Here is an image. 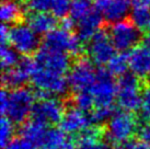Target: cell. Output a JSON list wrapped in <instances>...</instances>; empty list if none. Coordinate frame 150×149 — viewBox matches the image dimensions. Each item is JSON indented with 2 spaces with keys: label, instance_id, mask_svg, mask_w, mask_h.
I'll return each mask as SVG.
<instances>
[{
  "label": "cell",
  "instance_id": "obj_14",
  "mask_svg": "<svg viewBox=\"0 0 150 149\" xmlns=\"http://www.w3.org/2000/svg\"><path fill=\"white\" fill-rule=\"evenodd\" d=\"M132 0H96L94 9L110 23L125 20L128 16Z\"/></svg>",
  "mask_w": 150,
  "mask_h": 149
},
{
  "label": "cell",
  "instance_id": "obj_19",
  "mask_svg": "<svg viewBox=\"0 0 150 149\" xmlns=\"http://www.w3.org/2000/svg\"><path fill=\"white\" fill-rule=\"evenodd\" d=\"M28 24L36 34L46 35L55 30L57 25V19L54 14L48 12H33L28 18Z\"/></svg>",
  "mask_w": 150,
  "mask_h": 149
},
{
  "label": "cell",
  "instance_id": "obj_8",
  "mask_svg": "<svg viewBox=\"0 0 150 149\" xmlns=\"http://www.w3.org/2000/svg\"><path fill=\"white\" fill-rule=\"evenodd\" d=\"M43 46L50 47L53 50H62L76 57H79L83 50L79 37L63 28L55 29L48 34H46L43 42Z\"/></svg>",
  "mask_w": 150,
  "mask_h": 149
},
{
  "label": "cell",
  "instance_id": "obj_11",
  "mask_svg": "<svg viewBox=\"0 0 150 149\" xmlns=\"http://www.w3.org/2000/svg\"><path fill=\"white\" fill-rule=\"evenodd\" d=\"M65 104L56 98L40 100L34 104L32 110V120L48 124H58L65 114Z\"/></svg>",
  "mask_w": 150,
  "mask_h": 149
},
{
  "label": "cell",
  "instance_id": "obj_18",
  "mask_svg": "<svg viewBox=\"0 0 150 149\" xmlns=\"http://www.w3.org/2000/svg\"><path fill=\"white\" fill-rule=\"evenodd\" d=\"M76 140L63 129L50 128L42 144V149H75Z\"/></svg>",
  "mask_w": 150,
  "mask_h": 149
},
{
  "label": "cell",
  "instance_id": "obj_26",
  "mask_svg": "<svg viewBox=\"0 0 150 149\" xmlns=\"http://www.w3.org/2000/svg\"><path fill=\"white\" fill-rule=\"evenodd\" d=\"M105 137V128L99 125H90L78 134L77 143L79 141H98Z\"/></svg>",
  "mask_w": 150,
  "mask_h": 149
},
{
  "label": "cell",
  "instance_id": "obj_37",
  "mask_svg": "<svg viewBox=\"0 0 150 149\" xmlns=\"http://www.w3.org/2000/svg\"><path fill=\"white\" fill-rule=\"evenodd\" d=\"M8 96H9V91H7L6 89H2V91L0 92V110L1 113L4 114L7 108V104H8Z\"/></svg>",
  "mask_w": 150,
  "mask_h": 149
},
{
  "label": "cell",
  "instance_id": "obj_13",
  "mask_svg": "<svg viewBox=\"0 0 150 149\" xmlns=\"http://www.w3.org/2000/svg\"><path fill=\"white\" fill-rule=\"evenodd\" d=\"M35 62L38 67L65 74L70 67V60L67 53L42 46L35 55Z\"/></svg>",
  "mask_w": 150,
  "mask_h": 149
},
{
  "label": "cell",
  "instance_id": "obj_16",
  "mask_svg": "<svg viewBox=\"0 0 150 149\" xmlns=\"http://www.w3.org/2000/svg\"><path fill=\"white\" fill-rule=\"evenodd\" d=\"M60 129L67 134L72 133H80L82 129L90 126L92 124L91 116L88 115L86 112H82L76 108L68 109L65 114L62 122L59 123Z\"/></svg>",
  "mask_w": 150,
  "mask_h": 149
},
{
  "label": "cell",
  "instance_id": "obj_25",
  "mask_svg": "<svg viewBox=\"0 0 150 149\" xmlns=\"http://www.w3.org/2000/svg\"><path fill=\"white\" fill-rule=\"evenodd\" d=\"M130 21L139 30H148L150 25V8L134 7L130 13Z\"/></svg>",
  "mask_w": 150,
  "mask_h": 149
},
{
  "label": "cell",
  "instance_id": "obj_21",
  "mask_svg": "<svg viewBox=\"0 0 150 149\" xmlns=\"http://www.w3.org/2000/svg\"><path fill=\"white\" fill-rule=\"evenodd\" d=\"M48 129L50 128H47V125L45 123L31 120L30 122H26L21 127V135L31 141L34 146L42 147V144Z\"/></svg>",
  "mask_w": 150,
  "mask_h": 149
},
{
  "label": "cell",
  "instance_id": "obj_4",
  "mask_svg": "<svg viewBox=\"0 0 150 149\" xmlns=\"http://www.w3.org/2000/svg\"><path fill=\"white\" fill-rule=\"evenodd\" d=\"M96 71L93 62L86 57H79L68 72V84L72 91H90L96 81Z\"/></svg>",
  "mask_w": 150,
  "mask_h": 149
},
{
  "label": "cell",
  "instance_id": "obj_2",
  "mask_svg": "<svg viewBox=\"0 0 150 149\" xmlns=\"http://www.w3.org/2000/svg\"><path fill=\"white\" fill-rule=\"evenodd\" d=\"M142 86L140 78L134 74H125L117 82V103L124 111H138L142 105Z\"/></svg>",
  "mask_w": 150,
  "mask_h": 149
},
{
  "label": "cell",
  "instance_id": "obj_40",
  "mask_svg": "<svg viewBox=\"0 0 150 149\" xmlns=\"http://www.w3.org/2000/svg\"><path fill=\"white\" fill-rule=\"evenodd\" d=\"M144 46H146L147 48L150 50V34H148V35L144 38Z\"/></svg>",
  "mask_w": 150,
  "mask_h": 149
},
{
  "label": "cell",
  "instance_id": "obj_32",
  "mask_svg": "<svg viewBox=\"0 0 150 149\" xmlns=\"http://www.w3.org/2000/svg\"><path fill=\"white\" fill-rule=\"evenodd\" d=\"M6 149H34V145L23 136L13 138L8 144Z\"/></svg>",
  "mask_w": 150,
  "mask_h": 149
},
{
  "label": "cell",
  "instance_id": "obj_17",
  "mask_svg": "<svg viewBox=\"0 0 150 149\" xmlns=\"http://www.w3.org/2000/svg\"><path fill=\"white\" fill-rule=\"evenodd\" d=\"M102 14L96 9H92L87 16L77 23V36L81 42H90L102 25Z\"/></svg>",
  "mask_w": 150,
  "mask_h": 149
},
{
  "label": "cell",
  "instance_id": "obj_9",
  "mask_svg": "<svg viewBox=\"0 0 150 149\" xmlns=\"http://www.w3.org/2000/svg\"><path fill=\"white\" fill-rule=\"evenodd\" d=\"M90 91L94 98L96 106L113 105L114 99L117 95V84L114 81L113 74L104 69L98 70L96 81Z\"/></svg>",
  "mask_w": 150,
  "mask_h": 149
},
{
  "label": "cell",
  "instance_id": "obj_34",
  "mask_svg": "<svg viewBox=\"0 0 150 149\" xmlns=\"http://www.w3.org/2000/svg\"><path fill=\"white\" fill-rule=\"evenodd\" d=\"M76 149H108V145L102 140L98 141H79Z\"/></svg>",
  "mask_w": 150,
  "mask_h": 149
},
{
  "label": "cell",
  "instance_id": "obj_29",
  "mask_svg": "<svg viewBox=\"0 0 150 149\" xmlns=\"http://www.w3.org/2000/svg\"><path fill=\"white\" fill-rule=\"evenodd\" d=\"M14 135V123L8 117H2L0 122V145L6 148L8 144L13 139Z\"/></svg>",
  "mask_w": 150,
  "mask_h": 149
},
{
  "label": "cell",
  "instance_id": "obj_35",
  "mask_svg": "<svg viewBox=\"0 0 150 149\" xmlns=\"http://www.w3.org/2000/svg\"><path fill=\"white\" fill-rule=\"evenodd\" d=\"M139 136L142 139L144 143L150 145V122L145 123L139 128Z\"/></svg>",
  "mask_w": 150,
  "mask_h": 149
},
{
  "label": "cell",
  "instance_id": "obj_41",
  "mask_svg": "<svg viewBox=\"0 0 150 149\" xmlns=\"http://www.w3.org/2000/svg\"><path fill=\"white\" fill-rule=\"evenodd\" d=\"M148 31H149V32H150V25H149V28H148Z\"/></svg>",
  "mask_w": 150,
  "mask_h": 149
},
{
  "label": "cell",
  "instance_id": "obj_31",
  "mask_svg": "<svg viewBox=\"0 0 150 149\" xmlns=\"http://www.w3.org/2000/svg\"><path fill=\"white\" fill-rule=\"evenodd\" d=\"M25 7L33 12H48L52 10V0H26Z\"/></svg>",
  "mask_w": 150,
  "mask_h": 149
},
{
  "label": "cell",
  "instance_id": "obj_20",
  "mask_svg": "<svg viewBox=\"0 0 150 149\" xmlns=\"http://www.w3.org/2000/svg\"><path fill=\"white\" fill-rule=\"evenodd\" d=\"M24 14V4L20 0H4L0 7V18L4 24L20 23Z\"/></svg>",
  "mask_w": 150,
  "mask_h": 149
},
{
  "label": "cell",
  "instance_id": "obj_30",
  "mask_svg": "<svg viewBox=\"0 0 150 149\" xmlns=\"http://www.w3.org/2000/svg\"><path fill=\"white\" fill-rule=\"evenodd\" d=\"M71 0H52V13L56 18L65 19L70 11Z\"/></svg>",
  "mask_w": 150,
  "mask_h": 149
},
{
  "label": "cell",
  "instance_id": "obj_7",
  "mask_svg": "<svg viewBox=\"0 0 150 149\" xmlns=\"http://www.w3.org/2000/svg\"><path fill=\"white\" fill-rule=\"evenodd\" d=\"M9 44L23 56H29L38 52L40 46L38 34L30 28L29 24L17 23L10 28Z\"/></svg>",
  "mask_w": 150,
  "mask_h": 149
},
{
  "label": "cell",
  "instance_id": "obj_27",
  "mask_svg": "<svg viewBox=\"0 0 150 149\" xmlns=\"http://www.w3.org/2000/svg\"><path fill=\"white\" fill-rule=\"evenodd\" d=\"M71 102L75 105L76 109L82 112H88L89 110H91L93 105H96L94 98H93L91 91L76 92L71 99Z\"/></svg>",
  "mask_w": 150,
  "mask_h": 149
},
{
  "label": "cell",
  "instance_id": "obj_24",
  "mask_svg": "<svg viewBox=\"0 0 150 149\" xmlns=\"http://www.w3.org/2000/svg\"><path fill=\"white\" fill-rule=\"evenodd\" d=\"M93 8H91L90 0H72L70 11H69V17L75 21V23L77 24Z\"/></svg>",
  "mask_w": 150,
  "mask_h": 149
},
{
  "label": "cell",
  "instance_id": "obj_5",
  "mask_svg": "<svg viewBox=\"0 0 150 149\" xmlns=\"http://www.w3.org/2000/svg\"><path fill=\"white\" fill-rule=\"evenodd\" d=\"M31 80L35 87V90L44 91L50 95L65 94L69 87L68 80L65 78L64 74L38 67V65Z\"/></svg>",
  "mask_w": 150,
  "mask_h": 149
},
{
  "label": "cell",
  "instance_id": "obj_1",
  "mask_svg": "<svg viewBox=\"0 0 150 149\" xmlns=\"http://www.w3.org/2000/svg\"><path fill=\"white\" fill-rule=\"evenodd\" d=\"M136 115L132 112H115L112 118L108 122L105 128L106 141L113 145H117L124 141L130 140L135 133L139 131L140 123Z\"/></svg>",
  "mask_w": 150,
  "mask_h": 149
},
{
  "label": "cell",
  "instance_id": "obj_28",
  "mask_svg": "<svg viewBox=\"0 0 150 149\" xmlns=\"http://www.w3.org/2000/svg\"><path fill=\"white\" fill-rule=\"evenodd\" d=\"M115 114V110L113 105H108V106H96L94 111L92 112L91 116L92 124L93 125H101L103 123H106L112 118V116Z\"/></svg>",
  "mask_w": 150,
  "mask_h": 149
},
{
  "label": "cell",
  "instance_id": "obj_3",
  "mask_svg": "<svg viewBox=\"0 0 150 149\" xmlns=\"http://www.w3.org/2000/svg\"><path fill=\"white\" fill-rule=\"evenodd\" d=\"M35 98V93L25 87L9 91L8 104L2 115H6L14 124H21L32 114Z\"/></svg>",
  "mask_w": 150,
  "mask_h": 149
},
{
  "label": "cell",
  "instance_id": "obj_36",
  "mask_svg": "<svg viewBox=\"0 0 150 149\" xmlns=\"http://www.w3.org/2000/svg\"><path fill=\"white\" fill-rule=\"evenodd\" d=\"M9 35H10V28L7 24L2 23L0 26V41L1 45L9 43Z\"/></svg>",
  "mask_w": 150,
  "mask_h": 149
},
{
  "label": "cell",
  "instance_id": "obj_6",
  "mask_svg": "<svg viewBox=\"0 0 150 149\" xmlns=\"http://www.w3.org/2000/svg\"><path fill=\"white\" fill-rule=\"evenodd\" d=\"M108 34L115 48L121 52L135 48L142 38L140 30L130 20L113 23Z\"/></svg>",
  "mask_w": 150,
  "mask_h": 149
},
{
  "label": "cell",
  "instance_id": "obj_23",
  "mask_svg": "<svg viewBox=\"0 0 150 149\" xmlns=\"http://www.w3.org/2000/svg\"><path fill=\"white\" fill-rule=\"evenodd\" d=\"M128 65V56L125 54H115L114 57L108 62V70L113 74V76H124L127 74V68Z\"/></svg>",
  "mask_w": 150,
  "mask_h": 149
},
{
  "label": "cell",
  "instance_id": "obj_12",
  "mask_svg": "<svg viewBox=\"0 0 150 149\" xmlns=\"http://www.w3.org/2000/svg\"><path fill=\"white\" fill-rule=\"evenodd\" d=\"M35 68H36L35 60L31 59L29 56H23L14 68L4 70L1 78L4 88L12 90L21 88L29 79L32 78Z\"/></svg>",
  "mask_w": 150,
  "mask_h": 149
},
{
  "label": "cell",
  "instance_id": "obj_39",
  "mask_svg": "<svg viewBox=\"0 0 150 149\" xmlns=\"http://www.w3.org/2000/svg\"><path fill=\"white\" fill-rule=\"evenodd\" d=\"M132 149H149V147L144 141H133Z\"/></svg>",
  "mask_w": 150,
  "mask_h": 149
},
{
  "label": "cell",
  "instance_id": "obj_10",
  "mask_svg": "<svg viewBox=\"0 0 150 149\" xmlns=\"http://www.w3.org/2000/svg\"><path fill=\"white\" fill-rule=\"evenodd\" d=\"M115 46L113 44L110 34L101 29L92 37L88 45V53L90 59L96 65H105L114 57Z\"/></svg>",
  "mask_w": 150,
  "mask_h": 149
},
{
  "label": "cell",
  "instance_id": "obj_22",
  "mask_svg": "<svg viewBox=\"0 0 150 149\" xmlns=\"http://www.w3.org/2000/svg\"><path fill=\"white\" fill-rule=\"evenodd\" d=\"M0 59H1L2 69L9 70L17 66L21 58L19 57V53L13 47H10L9 45L4 44V45H1V48H0Z\"/></svg>",
  "mask_w": 150,
  "mask_h": 149
},
{
  "label": "cell",
  "instance_id": "obj_42",
  "mask_svg": "<svg viewBox=\"0 0 150 149\" xmlns=\"http://www.w3.org/2000/svg\"><path fill=\"white\" fill-rule=\"evenodd\" d=\"M41 149H42V148H41Z\"/></svg>",
  "mask_w": 150,
  "mask_h": 149
},
{
  "label": "cell",
  "instance_id": "obj_15",
  "mask_svg": "<svg viewBox=\"0 0 150 149\" xmlns=\"http://www.w3.org/2000/svg\"><path fill=\"white\" fill-rule=\"evenodd\" d=\"M127 56L132 74L140 79L150 76V50L146 46H136Z\"/></svg>",
  "mask_w": 150,
  "mask_h": 149
},
{
  "label": "cell",
  "instance_id": "obj_38",
  "mask_svg": "<svg viewBox=\"0 0 150 149\" xmlns=\"http://www.w3.org/2000/svg\"><path fill=\"white\" fill-rule=\"evenodd\" d=\"M134 7H142L150 8V0H132Z\"/></svg>",
  "mask_w": 150,
  "mask_h": 149
},
{
  "label": "cell",
  "instance_id": "obj_33",
  "mask_svg": "<svg viewBox=\"0 0 150 149\" xmlns=\"http://www.w3.org/2000/svg\"><path fill=\"white\" fill-rule=\"evenodd\" d=\"M142 112V118L146 121V123L150 122V87H147L144 91Z\"/></svg>",
  "mask_w": 150,
  "mask_h": 149
}]
</instances>
